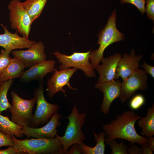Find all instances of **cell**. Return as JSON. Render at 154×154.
Here are the masks:
<instances>
[{"mask_svg": "<svg viewBox=\"0 0 154 154\" xmlns=\"http://www.w3.org/2000/svg\"><path fill=\"white\" fill-rule=\"evenodd\" d=\"M147 143L150 148L154 151V137L152 136L148 137Z\"/></svg>", "mask_w": 154, "mask_h": 154, "instance_id": "obj_35", "label": "cell"}, {"mask_svg": "<svg viewBox=\"0 0 154 154\" xmlns=\"http://www.w3.org/2000/svg\"><path fill=\"white\" fill-rule=\"evenodd\" d=\"M11 27L22 37L29 39L32 23L20 0H12L8 5Z\"/></svg>", "mask_w": 154, "mask_h": 154, "instance_id": "obj_8", "label": "cell"}, {"mask_svg": "<svg viewBox=\"0 0 154 154\" xmlns=\"http://www.w3.org/2000/svg\"><path fill=\"white\" fill-rule=\"evenodd\" d=\"M140 66L144 69V71L146 73L149 75H151L154 78V67L153 66L148 64L145 61H143V64Z\"/></svg>", "mask_w": 154, "mask_h": 154, "instance_id": "obj_32", "label": "cell"}, {"mask_svg": "<svg viewBox=\"0 0 154 154\" xmlns=\"http://www.w3.org/2000/svg\"><path fill=\"white\" fill-rule=\"evenodd\" d=\"M145 11L148 18L154 21V0H146Z\"/></svg>", "mask_w": 154, "mask_h": 154, "instance_id": "obj_29", "label": "cell"}, {"mask_svg": "<svg viewBox=\"0 0 154 154\" xmlns=\"http://www.w3.org/2000/svg\"><path fill=\"white\" fill-rule=\"evenodd\" d=\"M14 142L11 137L0 131V148L3 146H14Z\"/></svg>", "mask_w": 154, "mask_h": 154, "instance_id": "obj_28", "label": "cell"}, {"mask_svg": "<svg viewBox=\"0 0 154 154\" xmlns=\"http://www.w3.org/2000/svg\"><path fill=\"white\" fill-rule=\"evenodd\" d=\"M0 125L2 129V131L11 137L13 135L18 138L23 136L21 129L23 127L10 120L8 116H4L0 114Z\"/></svg>", "mask_w": 154, "mask_h": 154, "instance_id": "obj_22", "label": "cell"}, {"mask_svg": "<svg viewBox=\"0 0 154 154\" xmlns=\"http://www.w3.org/2000/svg\"><path fill=\"white\" fill-rule=\"evenodd\" d=\"M129 145L127 150L128 154H142L141 147L131 143Z\"/></svg>", "mask_w": 154, "mask_h": 154, "instance_id": "obj_30", "label": "cell"}, {"mask_svg": "<svg viewBox=\"0 0 154 154\" xmlns=\"http://www.w3.org/2000/svg\"><path fill=\"white\" fill-rule=\"evenodd\" d=\"M19 154L14 148L13 146H10L4 149H0V154Z\"/></svg>", "mask_w": 154, "mask_h": 154, "instance_id": "obj_33", "label": "cell"}, {"mask_svg": "<svg viewBox=\"0 0 154 154\" xmlns=\"http://www.w3.org/2000/svg\"><path fill=\"white\" fill-rule=\"evenodd\" d=\"M45 47L41 42H36L27 50H14L12 53L19 60L25 68L31 66L46 60Z\"/></svg>", "mask_w": 154, "mask_h": 154, "instance_id": "obj_11", "label": "cell"}, {"mask_svg": "<svg viewBox=\"0 0 154 154\" xmlns=\"http://www.w3.org/2000/svg\"><path fill=\"white\" fill-rule=\"evenodd\" d=\"M142 154H153V151L149 147L147 142L141 146Z\"/></svg>", "mask_w": 154, "mask_h": 154, "instance_id": "obj_34", "label": "cell"}, {"mask_svg": "<svg viewBox=\"0 0 154 154\" xmlns=\"http://www.w3.org/2000/svg\"><path fill=\"white\" fill-rule=\"evenodd\" d=\"M4 31L0 34V46L5 50H12L29 48L36 42L19 36L17 32L12 33L9 31L6 26L1 24Z\"/></svg>", "mask_w": 154, "mask_h": 154, "instance_id": "obj_14", "label": "cell"}, {"mask_svg": "<svg viewBox=\"0 0 154 154\" xmlns=\"http://www.w3.org/2000/svg\"><path fill=\"white\" fill-rule=\"evenodd\" d=\"M11 51L2 49L0 53V74L3 72L9 65L11 58Z\"/></svg>", "mask_w": 154, "mask_h": 154, "instance_id": "obj_26", "label": "cell"}, {"mask_svg": "<svg viewBox=\"0 0 154 154\" xmlns=\"http://www.w3.org/2000/svg\"><path fill=\"white\" fill-rule=\"evenodd\" d=\"M86 114L80 113L75 105L70 114L64 118L67 119L68 123L64 135L60 137L57 134L56 137L61 141L63 147L61 154L66 153L72 144H80L86 139V137L82 131V127L85 123Z\"/></svg>", "mask_w": 154, "mask_h": 154, "instance_id": "obj_4", "label": "cell"}, {"mask_svg": "<svg viewBox=\"0 0 154 154\" xmlns=\"http://www.w3.org/2000/svg\"><path fill=\"white\" fill-rule=\"evenodd\" d=\"M44 81L40 82L39 87L33 92L36 98L37 106L30 126L31 127L37 128L40 125L47 123L52 115L60 108L59 105L50 104L46 100L44 95Z\"/></svg>", "mask_w": 154, "mask_h": 154, "instance_id": "obj_7", "label": "cell"}, {"mask_svg": "<svg viewBox=\"0 0 154 154\" xmlns=\"http://www.w3.org/2000/svg\"><path fill=\"white\" fill-rule=\"evenodd\" d=\"M116 10L115 9L108 19L106 25L98 35V48L90 52L89 60L95 69L104 58L103 54L106 48L111 44L123 41L125 39L124 34L116 27Z\"/></svg>", "mask_w": 154, "mask_h": 154, "instance_id": "obj_3", "label": "cell"}, {"mask_svg": "<svg viewBox=\"0 0 154 154\" xmlns=\"http://www.w3.org/2000/svg\"><path fill=\"white\" fill-rule=\"evenodd\" d=\"M121 58V54L117 53L103 58L102 64H99L96 68L100 76L98 82H108L115 79L116 69Z\"/></svg>", "mask_w": 154, "mask_h": 154, "instance_id": "obj_16", "label": "cell"}, {"mask_svg": "<svg viewBox=\"0 0 154 154\" xmlns=\"http://www.w3.org/2000/svg\"><path fill=\"white\" fill-rule=\"evenodd\" d=\"M11 107L8 109L11 113V120L23 127H30L33 119V111L36 103L35 96L29 100L19 96L15 91H12Z\"/></svg>", "mask_w": 154, "mask_h": 154, "instance_id": "obj_5", "label": "cell"}, {"mask_svg": "<svg viewBox=\"0 0 154 154\" xmlns=\"http://www.w3.org/2000/svg\"><path fill=\"white\" fill-rule=\"evenodd\" d=\"M11 138L19 154H61L62 150V143L56 137L19 140L13 135Z\"/></svg>", "mask_w": 154, "mask_h": 154, "instance_id": "obj_2", "label": "cell"}, {"mask_svg": "<svg viewBox=\"0 0 154 154\" xmlns=\"http://www.w3.org/2000/svg\"><path fill=\"white\" fill-rule=\"evenodd\" d=\"M114 139H111L105 137V143L108 145L111 149V154H128L127 145L123 143V139L119 143H117Z\"/></svg>", "mask_w": 154, "mask_h": 154, "instance_id": "obj_24", "label": "cell"}, {"mask_svg": "<svg viewBox=\"0 0 154 154\" xmlns=\"http://www.w3.org/2000/svg\"><path fill=\"white\" fill-rule=\"evenodd\" d=\"M121 4L128 3L136 6L143 15L145 11V0H119Z\"/></svg>", "mask_w": 154, "mask_h": 154, "instance_id": "obj_27", "label": "cell"}, {"mask_svg": "<svg viewBox=\"0 0 154 154\" xmlns=\"http://www.w3.org/2000/svg\"><path fill=\"white\" fill-rule=\"evenodd\" d=\"M91 50L86 52H74L70 55L63 54L59 51H56L53 54L57 58L60 64V70L73 67L80 69L84 72L88 77L96 76L94 68L89 61V55Z\"/></svg>", "mask_w": 154, "mask_h": 154, "instance_id": "obj_6", "label": "cell"}, {"mask_svg": "<svg viewBox=\"0 0 154 154\" xmlns=\"http://www.w3.org/2000/svg\"><path fill=\"white\" fill-rule=\"evenodd\" d=\"M2 128L0 125V131H2Z\"/></svg>", "mask_w": 154, "mask_h": 154, "instance_id": "obj_36", "label": "cell"}, {"mask_svg": "<svg viewBox=\"0 0 154 154\" xmlns=\"http://www.w3.org/2000/svg\"><path fill=\"white\" fill-rule=\"evenodd\" d=\"M145 102L144 96L141 94H137L131 98L129 102V106L132 110H138L144 105Z\"/></svg>", "mask_w": 154, "mask_h": 154, "instance_id": "obj_25", "label": "cell"}, {"mask_svg": "<svg viewBox=\"0 0 154 154\" xmlns=\"http://www.w3.org/2000/svg\"><path fill=\"white\" fill-rule=\"evenodd\" d=\"M141 117L132 110L125 111L110 123L103 125L102 129L109 139H124L141 146L147 142L148 137L139 134L135 127V123Z\"/></svg>", "mask_w": 154, "mask_h": 154, "instance_id": "obj_1", "label": "cell"}, {"mask_svg": "<svg viewBox=\"0 0 154 154\" xmlns=\"http://www.w3.org/2000/svg\"><path fill=\"white\" fill-rule=\"evenodd\" d=\"M142 57L141 55L135 56L134 49H132L129 54L124 53L117 67L115 79L121 77L123 81L127 78L140 66L139 62Z\"/></svg>", "mask_w": 154, "mask_h": 154, "instance_id": "obj_17", "label": "cell"}, {"mask_svg": "<svg viewBox=\"0 0 154 154\" xmlns=\"http://www.w3.org/2000/svg\"><path fill=\"white\" fill-rule=\"evenodd\" d=\"M77 70L76 68L70 67L60 70L55 68L52 75L47 81V88L46 91L47 92L48 97L51 99L56 93L60 91L63 92L66 97V90L63 89V87L66 86L69 89L77 90V88L72 87L69 83L70 78Z\"/></svg>", "mask_w": 154, "mask_h": 154, "instance_id": "obj_10", "label": "cell"}, {"mask_svg": "<svg viewBox=\"0 0 154 154\" xmlns=\"http://www.w3.org/2000/svg\"><path fill=\"white\" fill-rule=\"evenodd\" d=\"M94 138L96 142V145L91 147L83 143L79 146L83 154H104L105 150V138L106 136L104 131H101L99 134H96L93 130Z\"/></svg>", "mask_w": 154, "mask_h": 154, "instance_id": "obj_20", "label": "cell"}, {"mask_svg": "<svg viewBox=\"0 0 154 154\" xmlns=\"http://www.w3.org/2000/svg\"><path fill=\"white\" fill-rule=\"evenodd\" d=\"M47 0H26L23 6L31 19L32 23L41 15Z\"/></svg>", "mask_w": 154, "mask_h": 154, "instance_id": "obj_21", "label": "cell"}, {"mask_svg": "<svg viewBox=\"0 0 154 154\" xmlns=\"http://www.w3.org/2000/svg\"><path fill=\"white\" fill-rule=\"evenodd\" d=\"M13 82L11 79L3 82L0 86V114L11 106L7 99L8 92Z\"/></svg>", "mask_w": 154, "mask_h": 154, "instance_id": "obj_23", "label": "cell"}, {"mask_svg": "<svg viewBox=\"0 0 154 154\" xmlns=\"http://www.w3.org/2000/svg\"><path fill=\"white\" fill-rule=\"evenodd\" d=\"M3 83V82H1V81H0V85H1V84H2Z\"/></svg>", "mask_w": 154, "mask_h": 154, "instance_id": "obj_37", "label": "cell"}, {"mask_svg": "<svg viewBox=\"0 0 154 154\" xmlns=\"http://www.w3.org/2000/svg\"><path fill=\"white\" fill-rule=\"evenodd\" d=\"M62 117L61 114L56 112L52 116L47 123L42 127L40 128L23 127L21 129V132L23 135L28 138L31 137L36 138H54L58 132L56 127L61 124L59 120Z\"/></svg>", "mask_w": 154, "mask_h": 154, "instance_id": "obj_12", "label": "cell"}, {"mask_svg": "<svg viewBox=\"0 0 154 154\" xmlns=\"http://www.w3.org/2000/svg\"><path fill=\"white\" fill-rule=\"evenodd\" d=\"M121 82L117 79L106 82H97L95 85L96 89L102 92L104 95L101 106V112L104 114H108L112 102L119 97Z\"/></svg>", "mask_w": 154, "mask_h": 154, "instance_id": "obj_13", "label": "cell"}, {"mask_svg": "<svg viewBox=\"0 0 154 154\" xmlns=\"http://www.w3.org/2000/svg\"><path fill=\"white\" fill-rule=\"evenodd\" d=\"M137 122L138 126L141 128V134L147 137L154 135V104L148 108L145 117H141Z\"/></svg>", "mask_w": 154, "mask_h": 154, "instance_id": "obj_19", "label": "cell"}, {"mask_svg": "<svg viewBox=\"0 0 154 154\" xmlns=\"http://www.w3.org/2000/svg\"><path fill=\"white\" fill-rule=\"evenodd\" d=\"M55 64V61L53 60H44L24 71L20 80L25 83L34 80L40 82H42L46 75L54 72Z\"/></svg>", "mask_w": 154, "mask_h": 154, "instance_id": "obj_15", "label": "cell"}, {"mask_svg": "<svg viewBox=\"0 0 154 154\" xmlns=\"http://www.w3.org/2000/svg\"><path fill=\"white\" fill-rule=\"evenodd\" d=\"M65 154H83V152L78 144H72Z\"/></svg>", "mask_w": 154, "mask_h": 154, "instance_id": "obj_31", "label": "cell"}, {"mask_svg": "<svg viewBox=\"0 0 154 154\" xmlns=\"http://www.w3.org/2000/svg\"><path fill=\"white\" fill-rule=\"evenodd\" d=\"M24 64L18 59L14 57L5 70L0 74V81L3 82L15 78H20L24 71Z\"/></svg>", "mask_w": 154, "mask_h": 154, "instance_id": "obj_18", "label": "cell"}, {"mask_svg": "<svg viewBox=\"0 0 154 154\" xmlns=\"http://www.w3.org/2000/svg\"><path fill=\"white\" fill-rule=\"evenodd\" d=\"M147 76L145 72L137 68L121 82L119 97L121 102L126 101L137 90H146L147 88Z\"/></svg>", "mask_w": 154, "mask_h": 154, "instance_id": "obj_9", "label": "cell"}]
</instances>
